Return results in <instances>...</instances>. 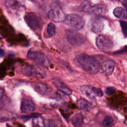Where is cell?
I'll return each instance as SVG.
<instances>
[{
    "label": "cell",
    "mask_w": 127,
    "mask_h": 127,
    "mask_svg": "<svg viewBox=\"0 0 127 127\" xmlns=\"http://www.w3.org/2000/svg\"><path fill=\"white\" fill-rule=\"evenodd\" d=\"M27 57L28 59L33 61L43 66H48L49 64L47 58L42 53L33 50H30L27 53Z\"/></svg>",
    "instance_id": "obj_6"
},
{
    "label": "cell",
    "mask_w": 127,
    "mask_h": 127,
    "mask_svg": "<svg viewBox=\"0 0 127 127\" xmlns=\"http://www.w3.org/2000/svg\"><path fill=\"white\" fill-rule=\"evenodd\" d=\"M113 14L117 18L124 19H127V10L121 7H117L115 8L113 11Z\"/></svg>",
    "instance_id": "obj_19"
},
{
    "label": "cell",
    "mask_w": 127,
    "mask_h": 127,
    "mask_svg": "<svg viewBox=\"0 0 127 127\" xmlns=\"http://www.w3.org/2000/svg\"><path fill=\"white\" fill-rule=\"evenodd\" d=\"M76 61L80 66L87 72L95 74L100 69V63L95 58L86 54H80L76 57Z\"/></svg>",
    "instance_id": "obj_1"
},
{
    "label": "cell",
    "mask_w": 127,
    "mask_h": 127,
    "mask_svg": "<svg viewBox=\"0 0 127 127\" xmlns=\"http://www.w3.org/2000/svg\"><path fill=\"white\" fill-rule=\"evenodd\" d=\"M4 56V52L3 50L0 49V58H2Z\"/></svg>",
    "instance_id": "obj_27"
},
{
    "label": "cell",
    "mask_w": 127,
    "mask_h": 127,
    "mask_svg": "<svg viewBox=\"0 0 127 127\" xmlns=\"http://www.w3.org/2000/svg\"><path fill=\"white\" fill-rule=\"evenodd\" d=\"M65 36L68 42L73 47L81 46L86 40L83 35L73 29L66 30Z\"/></svg>",
    "instance_id": "obj_2"
},
{
    "label": "cell",
    "mask_w": 127,
    "mask_h": 127,
    "mask_svg": "<svg viewBox=\"0 0 127 127\" xmlns=\"http://www.w3.org/2000/svg\"><path fill=\"white\" fill-rule=\"evenodd\" d=\"M114 124V119L112 116L107 115L105 116L102 121V125L104 127H112Z\"/></svg>",
    "instance_id": "obj_20"
},
{
    "label": "cell",
    "mask_w": 127,
    "mask_h": 127,
    "mask_svg": "<svg viewBox=\"0 0 127 127\" xmlns=\"http://www.w3.org/2000/svg\"><path fill=\"white\" fill-rule=\"evenodd\" d=\"M51 9L48 12V17L56 22H61L64 21L65 15L56 2L53 1L51 4Z\"/></svg>",
    "instance_id": "obj_3"
},
{
    "label": "cell",
    "mask_w": 127,
    "mask_h": 127,
    "mask_svg": "<svg viewBox=\"0 0 127 127\" xmlns=\"http://www.w3.org/2000/svg\"></svg>",
    "instance_id": "obj_28"
},
{
    "label": "cell",
    "mask_w": 127,
    "mask_h": 127,
    "mask_svg": "<svg viewBox=\"0 0 127 127\" xmlns=\"http://www.w3.org/2000/svg\"><path fill=\"white\" fill-rule=\"evenodd\" d=\"M96 44L99 49L103 51L110 50L114 47V43L112 39L103 35H100L97 37Z\"/></svg>",
    "instance_id": "obj_7"
},
{
    "label": "cell",
    "mask_w": 127,
    "mask_h": 127,
    "mask_svg": "<svg viewBox=\"0 0 127 127\" xmlns=\"http://www.w3.org/2000/svg\"><path fill=\"white\" fill-rule=\"evenodd\" d=\"M65 23L73 30H80L85 25V21L80 15L76 14H69L66 16Z\"/></svg>",
    "instance_id": "obj_5"
},
{
    "label": "cell",
    "mask_w": 127,
    "mask_h": 127,
    "mask_svg": "<svg viewBox=\"0 0 127 127\" xmlns=\"http://www.w3.org/2000/svg\"><path fill=\"white\" fill-rule=\"evenodd\" d=\"M47 31L50 36L52 37L54 36L56 33V26L55 24L52 22L49 23L47 26Z\"/></svg>",
    "instance_id": "obj_22"
},
{
    "label": "cell",
    "mask_w": 127,
    "mask_h": 127,
    "mask_svg": "<svg viewBox=\"0 0 127 127\" xmlns=\"http://www.w3.org/2000/svg\"><path fill=\"white\" fill-rule=\"evenodd\" d=\"M80 9L83 12L88 13H94L97 15L103 14L106 12L104 6L102 4H92L89 1L84 0L80 5Z\"/></svg>",
    "instance_id": "obj_4"
},
{
    "label": "cell",
    "mask_w": 127,
    "mask_h": 127,
    "mask_svg": "<svg viewBox=\"0 0 127 127\" xmlns=\"http://www.w3.org/2000/svg\"><path fill=\"white\" fill-rule=\"evenodd\" d=\"M24 5L22 0H6L5 5L8 8L18 9L22 7Z\"/></svg>",
    "instance_id": "obj_14"
},
{
    "label": "cell",
    "mask_w": 127,
    "mask_h": 127,
    "mask_svg": "<svg viewBox=\"0 0 127 127\" xmlns=\"http://www.w3.org/2000/svg\"><path fill=\"white\" fill-rule=\"evenodd\" d=\"M91 89L95 96L102 97L103 95V92L100 88L95 87H92Z\"/></svg>",
    "instance_id": "obj_24"
},
{
    "label": "cell",
    "mask_w": 127,
    "mask_h": 127,
    "mask_svg": "<svg viewBox=\"0 0 127 127\" xmlns=\"http://www.w3.org/2000/svg\"><path fill=\"white\" fill-rule=\"evenodd\" d=\"M80 90L82 93L88 98L91 100H94L96 96L94 94L91 87L87 85H82L80 87Z\"/></svg>",
    "instance_id": "obj_18"
},
{
    "label": "cell",
    "mask_w": 127,
    "mask_h": 127,
    "mask_svg": "<svg viewBox=\"0 0 127 127\" xmlns=\"http://www.w3.org/2000/svg\"><path fill=\"white\" fill-rule=\"evenodd\" d=\"M120 24H121V26L122 27L123 34H124L125 37L126 38L127 37V23L125 21L121 20Z\"/></svg>",
    "instance_id": "obj_25"
},
{
    "label": "cell",
    "mask_w": 127,
    "mask_h": 127,
    "mask_svg": "<svg viewBox=\"0 0 127 127\" xmlns=\"http://www.w3.org/2000/svg\"><path fill=\"white\" fill-rule=\"evenodd\" d=\"M24 20L29 27L32 30H36L40 25L39 18L36 14L30 12L26 14L24 16Z\"/></svg>",
    "instance_id": "obj_8"
},
{
    "label": "cell",
    "mask_w": 127,
    "mask_h": 127,
    "mask_svg": "<svg viewBox=\"0 0 127 127\" xmlns=\"http://www.w3.org/2000/svg\"><path fill=\"white\" fill-rule=\"evenodd\" d=\"M53 83L60 92H62L66 95H69L71 94V90L60 80L54 79L53 80Z\"/></svg>",
    "instance_id": "obj_13"
},
{
    "label": "cell",
    "mask_w": 127,
    "mask_h": 127,
    "mask_svg": "<svg viewBox=\"0 0 127 127\" xmlns=\"http://www.w3.org/2000/svg\"><path fill=\"white\" fill-rule=\"evenodd\" d=\"M116 89L114 87H108L105 90V93L108 95H111L115 92Z\"/></svg>",
    "instance_id": "obj_26"
},
{
    "label": "cell",
    "mask_w": 127,
    "mask_h": 127,
    "mask_svg": "<svg viewBox=\"0 0 127 127\" xmlns=\"http://www.w3.org/2000/svg\"><path fill=\"white\" fill-rule=\"evenodd\" d=\"M13 114L10 112L4 111H0V120L8 121L13 118Z\"/></svg>",
    "instance_id": "obj_21"
},
{
    "label": "cell",
    "mask_w": 127,
    "mask_h": 127,
    "mask_svg": "<svg viewBox=\"0 0 127 127\" xmlns=\"http://www.w3.org/2000/svg\"><path fill=\"white\" fill-rule=\"evenodd\" d=\"M35 90L42 95H48L51 92L52 89L45 84L38 83L35 85Z\"/></svg>",
    "instance_id": "obj_16"
},
{
    "label": "cell",
    "mask_w": 127,
    "mask_h": 127,
    "mask_svg": "<svg viewBox=\"0 0 127 127\" xmlns=\"http://www.w3.org/2000/svg\"><path fill=\"white\" fill-rule=\"evenodd\" d=\"M115 66V63L113 60H108L102 64V69L104 73L106 75H110L112 74Z\"/></svg>",
    "instance_id": "obj_12"
},
{
    "label": "cell",
    "mask_w": 127,
    "mask_h": 127,
    "mask_svg": "<svg viewBox=\"0 0 127 127\" xmlns=\"http://www.w3.org/2000/svg\"><path fill=\"white\" fill-rule=\"evenodd\" d=\"M35 105L33 101L30 99L24 98L21 100L20 110L23 113H31L35 110Z\"/></svg>",
    "instance_id": "obj_10"
},
{
    "label": "cell",
    "mask_w": 127,
    "mask_h": 127,
    "mask_svg": "<svg viewBox=\"0 0 127 127\" xmlns=\"http://www.w3.org/2000/svg\"><path fill=\"white\" fill-rule=\"evenodd\" d=\"M4 90L2 87L0 86V108H2L4 106Z\"/></svg>",
    "instance_id": "obj_23"
},
{
    "label": "cell",
    "mask_w": 127,
    "mask_h": 127,
    "mask_svg": "<svg viewBox=\"0 0 127 127\" xmlns=\"http://www.w3.org/2000/svg\"><path fill=\"white\" fill-rule=\"evenodd\" d=\"M76 104L80 109L86 111L91 110L95 106V105H94L93 103L83 98L78 99L77 101Z\"/></svg>",
    "instance_id": "obj_15"
},
{
    "label": "cell",
    "mask_w": 127,
    "mask_h": 127,
    "mask_svg": "<svg viewBox=\"0 0 127 127\" xmlns=\"http://www.w3.org/2000/svg\"><path fill=\"white\" fill-rule=\"evenodd\" d=\"M71 123L74 127H81L83 124V117L81 114H76L71 119Z\"/></svg>",
    "instance_id": "obj_17"
},
{
    "label": "cell",
    "mask_w": 127,
    "mask_h": 127,
    "mask_svg": "<svg viewBox=\"0 0 127 127\" xmlns=\"http://www.w3.org/2000/svg\"><path fill=\"white\" fill-rule=\"evenodd\" d=\"M90 28L94 33H99L101 32L104 28V22L103 19L99 17H95L90 21Z\"/></svg>",
    "instance_id": "obj_11"
},
{
    "label": "cell",
    "mask_w": 127,
    "mask_h": 127,
    "mask_svg": "<svg viewBox=\"0 0 127 127\" xmlns=\"http://www.w3.org/2000/svg\"><path fill=\"white\" fill-rule=\"evenodd\" d=\"M32 126L33 127H55V124L52 121L41 117H36L33 119Z\"/></svg>",
    "instance_id": "obj_9"
}]
</instances>
